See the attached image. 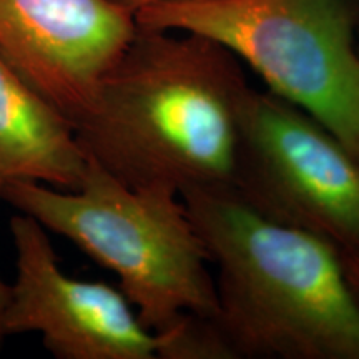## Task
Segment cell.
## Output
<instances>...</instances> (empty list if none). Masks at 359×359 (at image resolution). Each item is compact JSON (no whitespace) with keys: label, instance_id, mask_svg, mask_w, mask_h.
I'll use <instances>...</instances> for the list:
<instances>
[{"label":"cell","instance_id":"cell-2","mask_svg":"<svg viewBox=\"0 0 359 359\" xmlns=\"http://www.w3.org/2000/svg\"><path fill=\"white\" fill-rule=\"evenodd\" d=\"M217 264L212 318L230 359H359V302L341 251L230 188L180 195Z\"/></svg>","mask_w":359,"mask_h":359},{"label":"cell","instance_id":"cell-8","mask_svg":"<svg viewBox=\"0 0 359 359\" xmlns=\"http://www.w3.org/2000/svg\"><path fill=\"white\" fill-rule=\"evenodd\" d=\"M87 163L70 120L0 55V187L24 180L77 190Z\"/></svg>","mask_w":359,"mask_h":359},{"label":"cell","instance_id":"cell-10","mask_svg":"<svg viewBox=\"0 0 359 359\" xmlns=\"http://www.w3.org/2000/svg\"><path fill=\"white\" fill-rule=\"evenodd\" d=\"M111 2H115L116 6L127 8L128 12H132L135 15V13H137L138 11H142L143 7H148V6H151V4L160 2V0H111Z\"/></svg>","mask_w":359,"mask_h":359},{"label":"cell","instance_id":"cell-3","mask_svg":"<svg viewBox=\"0 0 359 359\" xmlns=\"http://www.w3.org/2000/svg\"><path fill=\"white\" fill-rule=\"evenodd\" d=\"M0 200L114 271L151 333L217 313L212 259L178 195L127 187L88 161L77 190L19 180L0 187Z\"/></svg>","mask_w":359,"mask_h":359},{"label":"cell","instance_id":"cell-11","mask_svg":"<svg viewBox=\"0 0 359 359\" xmlns=\"http://www.w3.org/2000/svg\"><path fill=\"white\" fill-rule=\"evenodd\" d=\"M7 290H8V285L2 280V278H0V313H2L4 303H6ZM2 343H4V338H2V334H0V348H2Z\"/></svg>","mask_w":359,"mask_h":359},{"label":"cell","instance_id":"cell-9","mask_svg":"<svg viewBox=\"0 0 359 359\" xmlns=\"http://www.w3.org/2000/svg\"><path fill=\"white\" fill-rule=\"evenodd\" d=\"M341 259H343L344 276H346L349 288H351L354 296H356V299L359 302V258L341 253Z\"/></svg>","mask_w":359,"mask_h":359},{"label":"cell","instance_id":"cell-6","mask_svg":"<svg viewBox=\"0 0 359 359\" xmlns=\"http://www.w3.org/2000/svg\"><path fill=\"white\" fill-rule=\"evenodd\" d=\"M15 281L0 313V334L39 333L58 359H155L160 338L125 294L102 281L65 275L47 230L25 213L11 218Z\"/></svg>","mask_w":359,"mask_h":359},{"label":"cell","instance_id":"cell-5","mask_svg":"<svg viewBox=\"0 0 359 359\" xmlns=\"http://www.w3.org/2000/svg\"><path fill=\"white\" fill-rule=\"evenodd\" d=\"M231 190L264 218L359 258V160L308 111L250 88Z\"/></svg>","mask_w":359,"mask_h":359},{"label":"cell","instance_id":"cell-1","mask_svg":"<svg viewBox=\"0 0 359 359\" xmlns=\"http://www.w3.org/2000/svg\"><path fill=\"white\" fill-rule=\"evenodd\" d=\"M250 88L222 43L138 25L75 137L85 158L137 190H231Z\"/></svg>","mask_w":359,"mask_h":359},{"label":"cell","instance_id":"cell-7","mask_svg":"<svg viewBox=\"0 0 359 359\" xmlns=\"http://www.w3.org/2000/svg\"><path fill=\"white\" fill-rule=\"evenodd\" d=\"M137 29L111 0H0V55L72 125Z\"/></svg>","mask_w":359,"mask_h":359},{"label":"cell","instance_id":"cell-4","mask_svg":"<svg viewBox=\"0 0 359 359\" xmlns=\"http://www.w3.org/2000/svg\"><path fill=\"white\" fill-rule=\"evenodd\" d=\"M135 20L222 43L359 160V0H160Z\"/></svg>","mask_w":359,"mask_h":359}]
</instances>
